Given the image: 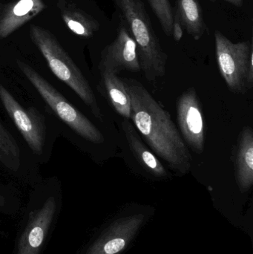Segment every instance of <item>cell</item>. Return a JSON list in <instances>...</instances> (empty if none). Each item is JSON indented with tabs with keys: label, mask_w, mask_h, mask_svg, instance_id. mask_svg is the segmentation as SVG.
Here are the masks:
<instances>
[{
	"label": "cell",
	"mask_w": 253,
	"mask_h": 254,
	"mask_svg": "<svg viewBox=\"0 0 253 254\" xmlns=\"http://www.w3.org/2000/svg\"><path fill=\"white\" fill-rule=\"evenodd\" d=\"M136 43L141 71L152 82L166 74L167 55L163 51L142 0H113Z\"/></svg>",
	"instance_id": "cell-5"
},
{
	"label": "cell",
	"mask_w": 253,
	"mask_h": 254,
	"mask_svg": "<svg viewBox=\"0 0 253 254\" xmlns=\"http://www.w3.org/2000/svg\"><path fill=\"white\" fill-rule=\"evenodd\" d=\"M174 19L179 21L187 34L194 40H200L207 31L199 0H177Z\"/></svg>",
	"instance_id": "cell-17"
},
{
	"label": "cell",
	"mask_w": 253,
	"mask_h": 254,
	"mask_svg": "<svg viewBox=\"0 0 253 254\" xmlns=\"http://www.w3.org/2000/svg\"><path fill=\"white\" fill-rule=\"evenodd\" d=\"M215 55L220 74L229 90L247 93L253 85V46L251 40L233 43L215 30Z\"/></svg>",
	"instance_id": "cell-6"
},
{
	"label": "cell",
	"mask_w": 253,
	"mask_h": 254,
	"mask_svg": "<svg viewBox=\"0 0 253 254\" xmlns=\"http://www.w3.org/2000/svg\"><path fill=\"white\" fill-rule=\"evenodd\" d=\"M96 92L108 103L116 113L130 121L131 100L123 79L106 70H98Z\"/></svg>",
	"instance_id": "cell-13"
},
{
	"label": "cell",
	"mask_w": 253,
	"mask_h": 254,
	"mask_svg": "<svg viewBox=\"0 0 253 254\" xmlns=\"http://www.w3.org/2000/svg\"><path fill=\"white\" fill-rule=\"evenodd\" d=\"M184 28H183L179 21L174 19L173 25H172V34L175 41L179 42L184 36Z\"/></svg>",
	"instance_id": "cell-19"
},
{
	"label": "cell",
	"mask_w": 253,
	"mask_h": 254,
	"mask_svg": "<svg viewBox=\"0 0 253 254\" xmlns=\"http://www.w3.org/2000/svg\"><path fill=\"white\" fill-rule=\"evenodd\" d=\"M30 37L45 62V68L65 94L76 104L83 106L96 120L104 116L96 89L81 65L46 28L31 25Z\"/></svg>",
	"instance_id": "cell-4"
},
{
	"label": "cell",
	"mask_w": 253,
	"mask_h": 254,
	"mask_svg": "<svg viewBox=\"0 0 253 254\" xmlns=\"http://www.w3.org/2000/svg\"><path fill=\"white\" fill-rule=\"evenodd\" d=\"M98 70H106L115 74L122 71L132 72L141 71L136 43L121 19H120L117 37L112 43L101 51Z\"/></svg>",
	"instance_id": "cell-10"
},
{
	"label": "cell",
	"mask_w": 253,
	"mask_h": 254,
	"mask_svg": "<svg viewBox=\"0 0 253 254\" xmlns=\"http://www.w3.org/2000/svg\"><path fill=\"white\" fill-rule=\"evenodd\" d=\"M121 127L131 152L142 167L150 175L157 179L169 178V173L164 166L162 164L155 154L152 151L150 150L147 145L144 143L138 134V131L131 123L130 121L123 119Z\"/></svg>",
	"instance_id": "cell-15"
},
{
	"label": "cell",
	"mask_w": 253,
	"mask_h": 254,
	"mask_svg": "<svg viewBox=\"0 0 253 254\" xmlns=\"http://www.w3.org/2000/svg\"><path fill=\"white\" fill-rule=\"evenodd\" d=\"M210 1H224L230 3L233 5L236 6V7H241L243 6L244 0H209Z\"/></svg>",
	"instance_id": "cell-20"
},
{
	"label": "cell",
	"mask_w": 253,
	"mask_h": 254,
	"mask_svg": "<svg viewBox=\"0 0 253 254\" xmlns=\"http://www.w3.org/2000/svg\"><path fill=\"white\" fill-rule=\"evenodd\" d=\"M131 100L130 121L150 149L177 175L190 173L193 158L171 115L138 80L122 78Z\"/></svg>",
	"instance_id": "cell-2"
},
{
	"label": "cell",
	"mask_w": 253,
	"mask_h": 254,
	"mask_svg": "<svg viewBox=\"0 0 253 254\" xmlns=\"http://www.w3.org/2000/svg\"><path fill=\"white\" fill-rule=\"evenodd\" d=\"M41 204L30 213L29 219L18 246L16 254H38L58 207L60 181L56 176L41 179Z\"/></svg>",
	"instance_id": "cell-7"
},
{
	"label": "cell",
	"mask_w": 253,
	"mask_h": 254,
	"mask_svg": "<svg viewBox=\"0 0 253 254\" xmlns=\"http://www.w3.org/2000/svg\"><path fill=\"white\" fill-rule=\"evenodd\" d=\"M57 7L65 25L76 35L91 38L99 30L98 21L74 3L57 0Z\"/></svg>",
	"instance_id": "cell-16"
},
{
	"label": "cell",
	"mask_w": 253,
	"mask_h": 254,
	"mask_svg": "<svg viewBox=\"0 0 253 254\" xmlns=\"http://www.w3.org/2000/svg\"><path fill=\"white\" fill-rule=\"evenodd\" d=\"M0 110L37 164H48L62 137L60 127L37 94L3 68H0Z\"/></svg>",
	"instance_id": "cell-1"
},
{
	"label": "cell",
	"mask_w": 253,
	"mask_h": 254,
	"mask_svg": "<svg viewBox=\"0 0 253 254\" xmlns=\"http://www.w3.org/2000/svg\"><path fill=\"white\" fill-rule=\"evenodd\" d=\"M144 221L143 215L116 221L86 254H118L124 250Z\"/></svg>",
	"instance_id": "cell-11"
},
{
	"label": "cell",
	"mask_w": 253,
	"mask_h": 254,
	"mask_svg": "<svg viewBox=\"0 0 253 254\" xmlns=\"http://www.w3.org/2000/svg\"><path fill=\"white\" fill-rule=\"evenodd\" d=\"M6 71L28 84L53 115L62 137L76 146L102 145L103 133L67 94L52 80L47 70L22 58H13Z\"/></svg>",
	"instance_id": "cell-3"
},
{
	"label": "cell",
	"mask_w": 253,
	"mask_h": 254,
	"mask_svg": "<svg viewBox=\"0 0 253 254\" xmlns=\"http://www.w3.org/2000/svg\"><path fill=\"white\" fill-rule=\"evenodd\" d=\"M177 122L181 137L195 153L204 151L206 127L202 105L194 87H190L178 98L176 106Z\"/></svg>",
	"instance_id": "cell-9"
},
{
	"label": "cell",
	"mask_w": 253,
	"mask_h": 254,
	"mask_svg": "<svg viewBox=\"0 0 253 254\" xmlns=\"http://www.w3.org/2000/svg\"><path fill=\"white\" fill-rule=\"evenodd\" d=\"M42 0H19L8 4L0 14V40L9 37L44 10Z\"/></svg>",
	"instance_id": "cell-14"
},
{
	"label": "cell",
	"mask_w": 253,
	"mask_h": 254,
	"mask_svg": "<svg viewBox=\"0 0 253 254\" xmlns=\"http://www.w3.org/2000/svg\"><path fill=\"white\" fill-rule=\"evenodd\" d=\"M235 178L242 192L251 190L253 185V131L252 127L242 128L233 151Z\"/></svg>",
	"instance_id": "cell-12"
},
{
	"label": "cell",
	"mask_w": 253,
	"mask_h": 254,
	"mask_svg": "<svg viewBox=\"0 0 253 254\" xmlns=\"http://www.w3.org/2000/svg\"><path fill=\"white\" fill-rule=\"evenodd\" d=\"M153 13L158 19L163 32L168 37L172 34L174 10L169 0H147Z\"/></svg>",
	"instance_id": "cell-18"
},
{
	"label": "cell",
	"mask_w": 253,
	"mask_h": 254,
	"mask_svg": "<svg viewBox=\"0 0 253 254\" xmlns=\"http://www.w3.org/2000/svg\"><path fill=\"white\" fill-rule=\"evenodd\" d=\"M0 167L21 182L35 184L41 179L39 165L11 127L0 119Z\"/></svg>",
	"instance_id": "cell-8"
}]
</instances>
